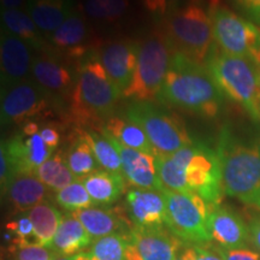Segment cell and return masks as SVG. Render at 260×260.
Listing matches in <instances>:
<instances>
[{"instance_id":"cell-12","label":"cell","mask_w":260,"mask_h":260,"mask_svg":"<svg viewBox=\"0 0 260 260\" xmlns=\"http://www.w3.org/2000/svg\"><path fill=\"white\" fill-rule=\"evenodd\" d=\"M126 241L125 260H175L186 247L167 226H132Z\"/></svg>"},{"instance_id":"cell-4","label":"cell","mask_w":260,"mask_h":260,"mask_svg":"<svg viewBox=\"0 0 260 260\" xmlns=\"http://www.w3.org/2000/svg\"><path fill=\"white\" fill-rule=\"evenodd\" d=\"M205 65L224 96L239 104L260 121V68L247 58L233 56L214 46Z\"/></svg>"},{"instance_id":"cell-47","label":"cell","mask_w":260,"mask_h":260,"mask_svg":"<svg viewBox=\"0 0 260 260\" xmlns=\"http://www.w3.org/2000/svg\"><path fill=\"white\" fill-rule=\"evenodd\" d=\"M175 260H188V258H187V256H186V255H184V254H183V252H181V254H180V255H178V256H177V258H176V259H175Z\"/></svg>"},{"instance_id":"cell-11","label":"cell","mask_w":260,"mask_h":260,"mask_svg":"<svg viewBox=\"0 0 260 260\" xmlns=\"http://www.w3.org/2000/svg\"><path fill=\"white\" fill-rule=\"evenodd\" d=\"M187 186L211 206H218L224 188L219 155L203 141H194V153L186 170Z\"/></svg>"},{"instance_id":"cell-7","label":"cell","mask_w":260,"mask_h":260,"mask_svg":"<svg viewBox=\"0 0 260 260\" xmlns=\"http://www.w3.org/2000/svg\"><path fill=\"white\" fill-rule=\"evenodd\" d=\"M125 116L144 129L157 154H172L194 142L176 113L152 102L133 100L126 107Z\"/></svg>"},{"instance_id":"cell-30","label":"cell","mask_w":260,"mask_h":260,"mask_svg":"<svg viewBox=\"0 0 260 260\" xmlns=\"http://www.w3.org/2000/svg\"><path fill=\"white\" fill-rule=\"evenodd\" d=\"M35 175L42 183L46 184L53 191L64 189L73 182L79 180L70 170L65 154L61 152L52 154V157L38 169Z\"/></svg>"},{"instance_id":"cell-6","label":"cell","mask_w":260,"mask_h":260,"mask_svg":"<svg viewBox=\"0 0 260 260\" xmlns=\"http://www.w3.org/2000/svg\"><path fill=\"white\" fill-rule=\"evenodd\" d=\"M175 50L160 28L139 42L138 65L133 82L123 93V98L139 102L158 99Z\"/></svg>"},{"instance_id":"cell-19","label":"cell","mask_w":260,"mask_h":260,"mask_svg":"<svg viewBox=\"0 0 260 260\" xmlns=\"http://www.w3.org/2000/svg\"><path fill=\"white\" fill-rule=\"evenodd\" d=\"M88 25L86 17L77 10L71 12L67 21L48 39V44L63 56L81 59L87 52Z\"/></svg>"},{"instance_id":"cell-31","label":"cell","mask_w":260,"mask_h":260,"mask_svg":"<svg viewBox=\"0 0 260 260\" xmlns=\"http://www.w3.org/2000/svg\"><path fill=\"white\" fill-rule=\"evenodd\" d=\"M82 130L93 149L99 167L103 168L104 170L123 174L121 155H119L111 140L107 138L103 132H98L95 129L89 128Z\"/></svg>"},{"instance_id":"cell-20","label":"cell","mask_w":260,"mask_h":260,"mask_svg":"<svg viewBox=\"0 0 260 260\" xmlns=\"http://www.w3.org/2000/svg\"><path fill=\"white\" fill-rule=\"evenodd\" d=\"M193 153L194 142L172 154L155 155V167L162 190L190 193L187 186L186 170Z\"/></svg>"},{"instance_id":"cell-5","label":"cell","mask_w":260,"mask_h":260,"mask_svg":"<svg viewBox=\"0 0 260 260\" xmlns=\"http://www.w3.org/2000/svg\"><path fill=\"white\" fill-rule=\"evenodd\" d=\"M160 29L175 51L197 63H206L216 46L209 10L200 4V0L168 14L161 18Z\"/></svg>"},{"instance_id":"cell-3","label":"cell","mask_w":260,"mask_h":260,"mask_svg":"<svg viewBox=\"0 0 260 260\" xmlns=\"http://www.w3.org/2000/svg\"><path fill=\"white\" fill-rule=\"evenodd\" d=\"M123 95L113 84L100 60L99 53L88 51L79 59L76 83L70 96V113L81 124L104 122L113 116Z\"/></svg>"},{"instance_id":"cell-23","label":"cell","mask_w":260,"mask_h":260,"mask_svg":"<svg viewBox=\"0 0 260 260\" xmlns=\"http://www.w3.org/2000/svg\"><path fill=\"white\" fill-rule=\"evenodd\" d=\"M27 9L47 40L74 11L73 0H27Z\"/></svg>"},{"instance_id":"cell-24","label":"cell","mask_w":260,"mask_h":260,"mask_svg":"<svg viewBox=\"0 0 260 260\" xmlns=\"http://www.w3.org/2000/svg\"><path fill=\"white\" fill-rule=\"evenodd\" d=\"M84 187L92 198L94 205L109 206L118 201L125 190V177L123 174L107 170L96 171L81 178Z\"/></svg>"},{"instance_id":"cell-40","label":"cell","mask_w":260,"mask_h":260,"mask_svg":"<svg viewBox=\"0 0 260 260\" xmlns=\"http://www.w3.org/2000/svg\"><path fill=\"white\" fill-rule=\"evenodd\" d=\"M223 260H260L258 253L247 248H216Z\"/></svg>"},{"instance_id":"cell-22","label":"cell","mask_w":260,"mask_h":260,"mask_svg":"<svg viewBox=\"0 0 260 260\" xmlns=\"http://www.w3.org/2000/svg\"><path fill=\"white\" fill-rule=\"evenodd\" d=\"M50 190L37 175L22 174L12 178L4 195L17 212H28L45 201Z\"/></svg>"},{"instance_id":"cell-10","label":"cell","mask_w":260,"mask_h":260,"mask_svg":"<svg viewBox=\"0 0 260 260\" xmlns=\"http://www.w3.org/2000/svg\"><path fill=\"white\" fill-rule=\"evenodd\" d=\"M53 99L35 82L24 80L2 89V125H23L47 115Z\"/></svg>"},{"instance_id":"cell-2","label":"cell","mask_w":260,"mask_h":260,"mask_svg":"<svg viewBox=\"0 0 260 260\" xmlns=\"http://www.w3.org/2000/svg\"><path fill=\"white\" fill-rule=\"evenodd\" d=\"M224 193L260 210V144L246 141L229 125L220 129L217 145Z\"/></svg>"},{"instance_id":"cell-13","label":"cell","mask_w":260,"mask_h":260,"mask_svg":"<svg viewBox=\"0 0 260 260\" xmlns=\"http://www.w3.org/2000/svg\"><path fill=\"white\" fill-rule=\"evenodd\" d=\"M31 75L34 82L57 104L70 100L76 83V74L50 51L39 52L32 57Z\"/></svg>"},{"instance_id":"cell-44","label":"cell","mask_w":260,"mask_h":260,"mask_svg":"<svg viewBox=\"0 0 260 260\" xmlns=\"http://www.w3.org/2000/svg\"><path fill=\"white\" fill-rule=\"evenodd\" d=\"M24 0H2V6L3 9L8 10H15L21 8L23 5Z\"/></svg>"},{"instance_id":"cell-36","label":"cell","mask_w":260,"mask_h":260,"mask_svg":"<svg viewBox=\"0 0 260 260\" xmlns=\"http://www.w3.org/2000/svg\"><path fill=\"white\" fill-rule=\"evenodd\" d=\"M6 229L14 234L12 243H30L35 241L34 225L28 214L21 216L16 220L6 224Z\"/></svg>"},{"instance_id":"cell-21","label":"cell","mask_w":260,"mask_h":260,"mask_svg":"<svg viewBox=\"0 0 260 260\" xmlns=\"http://www.w3.org/2000/svg\"><path fill=\"white\" fill-rule=\"evenodd\" d=\"M73 214L86 228L87 233L93 241L113 234L128 233L132 226H128L126 220L121 214L107 207H89L79 210Z\"/></svg>"},{"instance_id":"cell-38","label":"cell","mask_w":260,"mask_h":260,"mask_svg":"<svg viewBox=\"0 0 260 260\" xmlns=\"http://www.w3.org/2000/svg\"><path fill=\"white\" fill-rule=\"evenodd\" d=\"M182 252L188 260H223L217 249H210L207 245L186 246Z\"/></svg>"},{"instance_id":"cell-32","label":"cell","mask_w":260,"mask_h":260,"mask_svg":"<svg viewBox=\"0 0 260 260\" xmlns=\"http://www.w3.org/2000/svg\"><path fill=\"white\" fill-rule=\"evenodd\" d=\"M126 233L95 240L87 251L89 260H125Z\"/></svg>"},{"instance_id":"cell-18","label":"cell","mask_w":260,"mask_h":260,"mask_svg":"<svg viewBox=\"0 0 260 260\" xmlns=\"http://www.w3.org/2000/svg\"><path fill=\"white\" fill-rule=\"evenodd\" d=\"M209 228L212 239L224 248H245L251 240L249 228L243 219L233 210L218 206H211Z\"/></svg>"},{"instance_id":"cell-46","label":"cell","mask_w":260,"mask_h":260,"mask_svg":"<svg viewBox=\"0 0 260 260\" xmlns=\"http://www.w3.org/2000/svg\"><path fill=\"white\" fill-rule=\"evenodd\" d=\"M77 260H89V259H88V255H87V253L82 252L77 255Z\"/></svg>"},{"instance_id":"cell-8","label":"cell","mask_w":260,"mask_h":260,"mask_svg":"<svg viewBox=\"0 0 260 260\" xmlns=\"http://www.w3.org/2000/svg\"><path fill=\"white\" fill-rule=\"evenodd\" d=\"M214 41L220 50L233 56L247 58L260 68V27L236 15L219 0H210Z\"/></svg>"},{"instance_id":"cell-45","label":"cell","mask_w":260,"mask_h":260,"mask_svg":"<svg viewBox=\"0 0 260 260\" xmlns=\"http://www.w3.org/2000/svg\"><path fill=\"white\" fill-rule=\"evenodd\" d=\"M80 254V253H79ZM79 254H76V255H69V256H64V255H60V256H58V258L56 259V260H77V255Z\"/></svg>"},{"instance_id":"cell-42","label":"cell","mask_w":260,"mask_h":260,"mask_svg":"<svg viewBox=\"0 0 260 260\" xmlns=\"http://www.w3.org/2000/svg\"><path fill=\"white\" fill-rule=\"evenodd\" d=\"M248 228L251 241L260 251V216L252 217V219L249 220Z\"/></svg>"},{"instance_id":"cell-39","label":"cell","mask_w":260,"mask_h":260,"mask_svg":"<svg viewBox=\"0 0 260 260\" xmlns=\"http://www.w3.org/2000/svg\"><path fill=\"white\" fill-rule=\"evenodd\" d=\"M236 8L245 14L249 21L260 27V0H233Z\"/></svg>"},{"instance_id":"cell-1","label":"cell","mask_w":260,"mask_h":260,"mask_svg":"<svg viewBox=\"0 0 260 260\" xmlns=\"http://www.w3.org/2000/svg\"><path fill=\"white\" fill-rule=\"evenodd\" d=\"M157 100L205 118H214L222 111L224 94L206 65L175 51Z\"/></svg>"},{"instance_id":"cell-28","label":"cell","mask_w":260,"mask_h":260,"mask_svg":"<svg viewBox=\"0 0 260 260\" xmlns=\"http://www.w3.org/2000/svg\"><path fill=\"white\" fill-rule=\"evenodd\" d=\"M34 225L35 241L38 245L52 247L60 220L63 218L60 211L50 201H42L27 212Z\"/></svg>"},{"instance_id":"cell-37","label":"cell","mask_w":260,"mask_h":260,"mask_svg":"<svg viewBox=\"0 0 260 260\" xmlns=\"http://www.w3.org/2000/svg\"><path fill=\"white\" fill-rule=\"evenodd\" d=\"M194 0H142V4L151 14L164 18L165 16L181 6H184Z\"/></svg>"},{"instance_id":"cell-17","label":"cell","mask_w":260,"mask_h":260,"mask_svg":"<svg viewBox=\"0 0 260 260\" xmlns=\"http://www.w3.org/2000/svg\"><path fill=\"white\" fill-rule=\"evenodd\" d=\"M102 132L111 140L121 155L123 176L125 177L129 184L135 188H141V189L162 191V186L159 180L157 167H155V155L125 147L106 132L104 130Z\"/></svg>"},{"instance_id":"cell-33","label":"cell","mask_w":260,"mask_h":260,"mask_svg":"<svg viewBox=\"0 0 260 260\" xmlns=\"http://www.w3.org/2000/svg\"><path fill=\"white\" fill-rule=\"evenodd\" d=\"M54 200L61 209L69 211L70 213L95 206L81 180L75 181L64 189L57 191Z\"/></svg>"},{"instance_id":"cell-15","label":"cell","mask_w":260,"mask_h":260,"mask_svg":"<svg viewBox=\"0 0 260 260\" xmlns=\"http://www.w3.org/2000/svg\"><path fill=\"white\" fill-rule=\"evenodd\" d=\"M125 210L133 226H167V199L160 190L129 189L125 197Z\"/></svg>"},{"instance_id":"cell-25","label":"cell","mask_w":260,"mask_h":260,"mask_svg":"<svg viewBox=\"0 0 260 260\" xmlns=\"http://www.w3.org/2000/svg\"><path fill=\"white\" fill-rule=\"evenodd\" d=\"M92 243V237L82 223L73 213H68L60 220L51 248L57 254L69 256L82 253L83 249L90 247Z\"/></svg>"},{"instance_id":"cell-27","label":"cell","mask_w":260,"mask_h":260,"mask_svg":"<svg viewBox=\"0 0 260 260\" xmlns=\"http://www.w3.org/2000/svg\"><path fill=\"white\" fill-rule=\"evenodd\" d=\"M3 29L22 39L29 47H34L39 52L48 51L51 48L47 39L37 27L29 14L21 10H2Z\"/></svg>"},{"instance_id":"cell-16","label":"cell","mask_w":260,"mask_h":260,"mask_svg":"<svg viewBox=\"0 0 260 260\" xmlns=\"http://www.w3.org/2000/svg\"><path fill=\"white\" fill-rule=\"evenodd\" d=\"M2 89L22 82L31 73L30 48L18 37L3 29L0 38Z\"/></svg>"},{"instance_id":"cell-26","label":"cell","mask_w":260,"mask_h":260,"mask_svg":"<svg viewBox=\"0 0 260 260\" xmlns=\"http://www.w3.org/2000/svg\"><path fill=\"white\" fill-rule=\"evenodd\" d=\"M102 130L106 132L125 147L157 155V152L152 146L144 129L126 116L122 117L113 115L102 125Z\"/></svg>"},{"instance_id":"cell-43","label":"cell","mask_w":260,"mask_h":260,"mask_svg":"<svg viewBox=\"0 0 260 260\" xmlns=\"http://www.w3.org/2000/svg\"><path fill=\"white\" fill-rule=\"evenodd\" d=\"M39 132H40V128H39V124L37 122H28L22 125V134L24 136L34 135Z\"/></svg>"},{"instance_id":"cell-41","label":"cell","mask_w":260,"mask_h":260,"mask_svg":"<svg viewBox=\"0 0 260 260\" xmlns=\"http://www.w3.org/2000/svg\"><path fill=\"white\" fill-rule=\"evenodd\" d=\"M40 135L44 139V141L46 142V145L52 149H56L57 146L60 142V133L58 130L57 126L47 124L40 128Z\"/></svg>"},{"instance_id":"cell-29","label":"cell","mask_w":260,"mask_h":260,"mask_svg":"<svg viewBox=\"0 0 260 260\" xmlns=\"http://www.w3.org/2000/svg\"><path fill=\"white\" fill-rule=\"evenodd\" d=\"M65 158L70 170L79 180L99 169V164L88 140L84 136L83 130H77L75 138L71 140Z\"/></svg>"},{"instance_id":"cell-9","label":"cell","mask_w":260,"mask_h":260,"mask_svg":"<svg viewBox=\"0 0 260 260\" xmlns=\"http://www.w3.org/2000/svg\"><path fill=\"white\" fill-rule=\"evenodd\" d=\"M167 199V228L186 246L212 241L209 228L211 205L200 195L162 190Z\"/></svg>"},{"instance_id":"cell-34","label":"cell","mask_w":260,"mask_h":260,"mask_svg":"<svg viewBox=\"0 0 260 260\" xmlns=\"http://www.w3.org/2000/svg\"><path fill=\"white\" fill-rule=\"evenodd\" d=\"M128 8V0H84L83 3V10L87 16L107 22L121 18Z\"/></svg>"},{"instance_id":"cell-14","label":"cell","mask_w":260,"mask_h":260,"mask_svg":"<svg viewBox=\"0 0 260 260\" xmlns=\"http://www.w3.org/2000/svg\"><path fill=\"white\" fill-rule=\"evenodd\" d=\"M138 52L139 42L130 40L111 41L99 51L100 60L107 75L122 95L134 79Z\"/></svg>"},{"instance_id":"cell-35","label":"cell","mask_w":260,"mask_h":260,"mask_svg":"<svg viewBox=\"0 0 260 260\" xmlns=\"http://www.w3.org/2000/svg\"><path fill=\"white\" fill-rule=\"evenodd\" d=\"M15 260H56L57 254L50 247H45L38 243H12L10 247Z\"/></svg>"}]
</instances>
